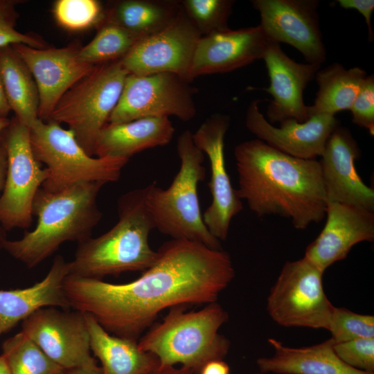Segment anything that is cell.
Returning <instances> with one entry per match:
<instances>
[{
  "mask_svg": "<svg viewBox=\"0 0 374 374\" xmlns=\"http://www.w3.org/2000/svg\"><path fill=\"white\" fill-rule=\"evenodd\" d=\"M105 184L83 182L58 192L39 188L33 205V215L37 217L36 227L26 231L19 240H7L3 249L32 269L52 256L63 243H79L91 237L103 216L97 197Z\"/></svg>",
  "mask_w": 374,
  "mask_h": 374,
  "instance_id": "3",
  "label": "cell"
},
{
  "mask_svg": "<svg viewBox=\"0 0 374 374\" xmlns=\"http://www.w3.org/2000/svg\"><path fill=\"white\" fill-rule=\"evenodd\" d=\"M367 75L362 68L346 69L337 62L319 69L314 78L319 89L314 104L308 106V117L335 116L339 112L350 110Z\"/></svg>",
  "mask_w": 374,
  "mask_h": 374,
  "instance_id": "27",
  "label": "cell"
},
{
  "mask_svg": "<svg viewBox=\"0 0 374 374\" xmlns=\"http://www.w3.org/2000/svg\"><path fill=\"white\" fill-rule=\"evenodd\" d=\"M271 357L256 360L259 372L271 374H374L349 367L336 355L331 338L308 347L291 348L269 338Z\"/></svg>",
  "mask_w": 374,
  "mask_h": 374,
  "instance_id": "24",
  "label": "cell"
},
{
  "mask_svg": "<svg viewBox=\"0 0 374 374\" xmlns=\"http://www.w3.org/2000/svg\"><path fill=\"white\" fill-rule=\"evenodd\" d=\"M333 349L339 359L349 367L374 373V338L334 343Z\"/></svg>",
  "mask_w": 374,
  "mask_h": 374,
  "instance_id": "35",
  "label": "cell"
},
{
  "mask_svg": "<svg viewBox=\"0 0 374 374\" xmlns=\"http://www.w3.org/2000/svg\"><path fill=\"white\" fill-rule=\"evenodd\" d=\"M128 74L121 60L97 65L62 96L48 121L68 125L80 146L94 156L97 138L117 105Z\"/></svg>",
  "mask_w": 374,
  "mask_h": 374,
  "instance_id": "8",
  "label": "cell"
},
{
  "mask_svg": "<svg viewBox=\"0 0 374 374\" xmlns=\"http://www.w3.org/2000/svg\"><path fill=\"white\" fill-rule=\"evenodd\" d=\"M234 157L238 195L258 217H284L300 230L326 217L319 160L290 156L258 139L237 145Z\"/></svg>",
  "mask_w": 374,
  "mask_h": 374,
  "instance_id": "2",
  "label": "cell"
},
{
  "mask_svg": "<svg viewBox=\"0 0 374 374\" xmlns=\"http://www.w3.org/2000/svg\"><path fill=\"white\" fill-rule=\"evenodd\" d=\"M157 251L156 261L126 283L68 275L63 288L71 308L91 314L113 335L137 340L163 310L216 302L235 276L222 249L172 239Z\"/></svg>",
  "mask_w": 374,
  "mask_h": 374,
  "instance_id": "1",
  "label": "cell"
},
{
  "mask_svg": "<svg viewBox=\"0 0 374 374\" xmlns=\"http://www.w3.org/2000/svg\"><path fill=\"white\" fill-rule=\"evenodd\" d=\"M147 374H194L189 369L181 367L176 368L175 366H159L156 369L152 371Z\"/></svg>",
  "mask_w": 374,
  "mask_h": 374,
  "instance_id": "40",
  "label": "cell"
},
{
  "mask_svg": "<svg viewBox=\"0 0 374 374\" xmlns=\"http://www.w3.org/2000/svg\"><path fill=\"white\" fill-rule=\"evenodd\" d=\"M8 166V157L5 143L2 135H0V192H2L6 180ZM6 231L0 225V250L3 249V246L7 239Z\"/></svg>",
  "mask_w": 374,
  "mask_h": 374,
  "instance_id": "38",
  "label": "cell"
},
{
  "mask_svg": "<svg viewBox=\"0 0 374 374\" xmlns=\"http://www.w3.org/2000/svg\"><path fill=\"white\" fill-rule=\"evenodd\" d=\"M339 6L344 9H355L365 19L367 25L368 38L370 41L373 40V32L371 25V16L374 10L373 0H338Z\"/></svg>",
  "mask_w": 374,
  "mask_h": 374,
  "instance_id": "37",
  "label": "cell"
},
{
  "mask_svg": "<svg viewBox=\"0 0 374 374\" xmlns=\"http://www.w3.org/2000/svg\"><path fill=\"white\" fill-rule=\"evenodd\" d=\"M171 73L147 75L128 74L119 100L108 123L118 124L154 117H177L188 121L196 114L194 89Z\"/></svg>",
  "mask_w": 374,
  "mask_h": 374,
  "instance_id": "11",
  "label": "cell"
},
{
  "mask_svg": "<svg viewBox=\"0 0 374 374\" xmlns=\"http://www.w3.org/2000/svg\"><path fill=\"white\" fill-rule=\"evenodd\" d=\"M350 111L352 121L374 135V75H368Z\"/></svg>",
  "mask_w": 374,
  "mask_h": 374,
  "instance_id": "36",
  "label": "cell"
},
{
  "mask_svg": "<svg viewBox=\"0 0 374 374\" xmlns=\"http://www.w3.org/2000/svg\"><path fill=\"white\" fill-rule=\"evenodd\" d=\"M269 78L265 89L273 98L266 112L267 120L272 125L286 119L303 123L308 117L303 100V91L321 66L299 63L290 58L279 44L269 42L262 57Z\"/></svg>",
  "mask_w": 374,
  "mask_h": 374,
  "instance_id": "20",
  "label": "cell"
},
{
  "mask_svg": "<svg viewBox=\"0 0 374 374\" xmlns=\"http://www.w3.org/2000/svg\"><path fill=\"white\" fill-rule=\"evenodd\" d=\"M175 128L169 118H143L118 123H107L95 145L97 157L129 159L144 150L167 145Z\"/></svg>",
  "mask_w": 374,
  "mask_h": 374,
  "instance_id": "23",
  "label": "cell"
},
{
  "mask_svg": "<svg viewBox=\"0 0 374 374\" xmlns=\"http://www.w3.org/2000/svg\"><path fill=\"white\" fill-rule=\"evenodd\" d=\"M142 39L103 18L93 39L79 51L81 61L95 66L123 59Z\"/></svg>",
  "mask_w": 374,
  "mask_h": 374,
  "instance_id": "29",
  "label": "cell"
},
{
  "mask_svg": "<svg viewBox=\"0 0 374 374\" xmlns=\"http://www.w3.org/2000/svg\"><path fill=\"white\" fill-rule=\"evenodd\" d=\"M229 126V118L216 114L193 134L195 144L210 161L211 179L208 185L212 202L202 215L203 220L209 232L220 241L226 239L232 219L243 209L225 164L224 136Z\"/></svg>",
  "mask_w": 374,
  "mask_h": 374,
  "instance_id": "15",
  "label": "cell"
},
{
  "mask_svg": "<svg viewBox=\"0 0 374 374\" xmlns=\"http://www.w3.org/2000/svg\"><path fill=\"white\" fill-rule=\"evenodd\" d=\"M359 148L350 130L338 125L319 160L327 202L364 207L374 211V190L357 173Z\"/></svg>",
  "mask_w": 374,
  "mask_h": 374,
  "instance_id": "17",
  "label": "cell"
},
{
  "mask_svg": "<svg viewBox=\"0 0 374 374\" xmlns=\"http://www.w3.org/2000/svg\"><path fill=\"white\" fill-rule=\"evenodd\" d=\"M1 348L11 374H64L66 371L22 331L6 339Z\"/></svg>",
  "mask_w": 374,
  "mask_h": 374,
  "instance_id": "30",
  "label": "cell"
},
{
  "mask_svg": "<svg viewBox=\"0 0 374 374\" xmlns=\"http://www.w3.org/2000/svg\"><path fill=\"white\" fill-rule=\"evenodd\" d=\"M0 374H11L1 355H0Z\"/></svg>",
  "mask_w": 374,
  "mask_h": 374,
  "instance_id": "43",
  "label": "cell"
},
{
  "mask_svg": "<svg viewBox=\"0 0 374 374\" xmlns=\"http://www.w3.org/2000/svg\"><path fill=\"white\" fill-rule=\"evenodd\" d=\"M21 331L66 370L97 364L83 312L42 308L22 321Z\"/></svg>",
  "mask_w": 374,
  "mask_h": 374,
  "instance_id": "12",
  "label": "cell"
},
{
  "mask_svg": "<svg viewBox=\"0 0 374 374\" xmlns=\"http://www.w3.org/2000/svg\"><path fill=\"white\" fill-rule=\"evenodd\" d=\"M232 0H182L181 9L202 36L229 29Z\"/></svg>",
  "mask_w": 374,
  "mask_h": 374,
  "instance_id": "31",
  "label": "cell"
},
{
  "mask_svg": "<svg viewBox=\"0 0 374 374\" xmlns=\"http://www.w3.org/2000/svg\"><path fill=\"white\" fill-rule=\"evenodd\" d=\"M228 364L223 360H213L206 363L201 369L199 374H229Z\"/></svg>",
  "mask_w": 374,
  "mask_h": 374,
  "instance_id": "39",
  "label": "cell"
},
{
  "mask_svg": "<svg viewBox=\"0 0 374 374\" xmlns=\"http://www.w3.org/2000/svg\"><path fill=\"white\" fill-rule=\"evenodd\" d=\"M90 348L102 374H147L160 366L153 354L141 350L137 340L113 335L89 314L84 313Z\"/></svg>",
  "mask_w": 374,
  "mask_h": 374,
  "instance_id": "25",
  "label": "cell"
},
{
  "mask_svg": "<svg viewBox=\"0 0 374 374\" xmlns=\"http://www.w3.org/2000/svg\"><path fill=\"white\" fill-rule=\"evenodd\" d=\"M8 157L5 184L0 196V225L6 231L28 229L33 222L35 195L47 178L36 159L30 129L15 116L1 134Z\"/></svg>",
  "mask_w": 374,
  "mask_h": 374,
  "instance_id": "10",
  "label": "cell"
},
{
  "mask_svg": "<svg viewBox=\"0 0 374 374\" xmlns=\"http://www.w3.org/2000/svg\"><path fill=\"white\" fill-rule=\"evenodd\" d=\"M10 119L9 118H0V135L4 130L8 126Z\"/></svg>",
  "mask_w": 374,
  "mask_h": 374,
  "instance_id": "44",
  "label": "cell"
},
{
  "mask_svg": "<svg viewBox=\"0 0 374 374\" xmlns=\"http://www.w3.org/2000/svg\"><path fill=\"white\" fill-rule=\"evenodd\" d=\"M20 3L18 0H0V48L19 44L36 48H46V43L42 38L16 29L19 17L16 7Z\"/></svg>",
  "mask_w": 374,
  "mask_h": 374,
  "instance_id": "34",
  "label": "cell"
},
{
  "mask_svg": "<svg viewBox=\"0 0 374 374\" xmlns=\"http://www.w3.org/2000/svg\"><path fill=\"white\" fill-rule=\"evenodd\" d=\"M228 318L227 312L216 302L198 311L185 312L183 305L173 307L138 345L154 355L161 366L180 364L199 374L206 363L223 360L227 355L230 342L218 331Z\"/></svg>",
  "mask_w": 374,
  "mask_h": 374,
  "instance_id": "5",
  "label": "cell"
},
{
  "mask_svg": "<svg viewBox=\"0 0 374 374\" xmlns=\"http://www.w3.org/2000/svg\"><path fill=\"white\" fill-rule=\"evenodd\" d=\"M255 374H271V373H263L258 372V373H256Z\"/></svg>",
  "mask_w": 374,
  "mask_h": 374,
  "instance_id": "45",
  "label": "cell"
},
{
  "mask_svg": "<svg viewBox=\"0 0 374 374\" xmlns=\"http://www.w3.org/2000/svg\"><path fill=\"white\" fill-rule=\"evenodd\" d=\"M30 139L36 159L46 166L47 178L42 188L49 192L83 182L117 181L128 161L89 155L70 130L53 121L38 119L30 128Z\"/></svg>",
  "mask_w": 374,
  "mask_h": 374,
  "instance_id": "7",
  "label": "cell"
},
{
  "mask_svg": "<svg viewBox=\"0 0 374 374\" xmlns=\"http://www.w3.org/2000/svg\"><path fill=\"white\" fill-rule=\"evenodd\" d=\"M326 222L307 247L304 257L323 272L344 260L355 244L374 240V213L364 207L328 202Z\"/></svg>",
  "mask_w": 374,
  "mask_h": 374,
  "instance_id": "19",
  "label": "cell"
},
{
  "mask_svg": "<svg viewBox=\"0 0 374 374\" xmlns=\"http://www.w3.org/2000/svg\"><path fill=\"white\" fill-rule=\"evenodd\" d=\"M147 193L145 186L119 197L117 222L101 235L78 243L69 262V276L101 279L145 271L156 261L158 251L151 248L148 240L155 225L147 205Z\"/></svg>",
  "mask_w": 374,
  "mask_h": 374,
  "instance_id": "4",
  "label": "cell"
},
{
  "mask_svg": "<svg viewBox=\"0 0 374 374\" xmlns=\"http://www.w3.org/2000/svg\"><path fill=\"white\" fill-rule=\"evenodd\" d=\"M52 12L57 24L71 32H80L98 26L104 18L105 9L96 0H57Z\"/></svg>",
  "mask_w": 374,
  "mask_h": 374,
  "instance_id": "32",
  "label": "cell"
},
{
  "mask_svg": "<svg viewBox=\"0 0 374 374\" xmlns=\"http://www.w3.org/2000/svg\"><path fill=\"white\" fill-rule=\"evenodd\" d=\"M69 274V262L57 255L41 281L23 289L0 290V336L42 308L70 309L63 288Z\"/></svg>",
  "mask_w": 374,
  "mask_h": 374,
  "instance_id": "22",
  "label": "cell"
},
{
  "mask_svg": "<svg viewBox=\"0 0 374 374\" xmlns=\"http://www.w3.org/2000/svg\"><path fill=\"white\" fill-rule=\"evenodd\" d=\"M64 374H102L101 368L97 364L66 370Z\"/></svg>",
  "mask_w": 374,
  "mask_h": 374,
  "instance_id": "41",
  "label": "cell"
},
{
  "mask_svg": "<svg viewBox=\"0 0 374 374\" xmlns=\"http://www.w3.org/2000/svg\"><path fill=\"white\" fill-rule=\"evenodd\" d=\"M12 46L35 79L39 98L38 116L45 122L62 96L96 66L80 60L81 46L75 42L62 48Z\"/></svg>",
  "mask_w": 374,
  "mask_h": 374,
  "instance_id": "16",
  "label": "cell"
},
{
  "mask_svg": "<svg viewBox=\"0 0 374 374\" xmlns=\"http://www.w3.org/2000/svg\"><path fill=\"white\" fill-rule=\"evenodd\" d=\"M269 43L260 25L202 36L193 57L189 80L230 72L262 59Z\"/></svg>",
  "mask_w": 374,
  "mask_h": 374,
  "instance_id": "21",
  "label": "cell"
},
{
  "mask_svg": "<svg viewBox=\"0 0 374 374\" xmlns=\"http://www.w3.org/2000/svg\"><path fill=\"white\" fill-rule=\"evenodd\" d=\"M269 42L297 49L309 64L321 66L326 49L319 26L317 0H252Z\"/></svg>",
  "mask_w": 374,
  "mask_h": 374,
  "instance_id": "13",
  "label": "cell"
},
{
  "mask_svg": "<svg viewBox=\"0 0 374 374\" xmlns=\"http://www.w3.org/2000/svg\"><path fill=\"white\" fill-rule=\"evenodd\" d=\"M180 11L179 1L121 0L105 9L104 19L143 38L165 28Z\"/></svg>",
  "mask_w": 374,
  "mask_h": 374,
  "instance_id": "28",
  "label": "cell"
},
{
  "mask_svg": "<svg viewBox=\"0 0 374 374\" xmlns=\"http://www.w3.org/2000/svg\"><path fill=\"white\" fill-rule=\"evenodd\" d=\"M10 111L0 75V118H7Z\"/></svg>",
  "mask_w": 374,
  "mask_h": 374,
  "instance_id": "42",
  "label": "cell"
},
{
  "mask_svg": "<svg viewBox=\"0 0 374 374\" xmlns=\"http://www.w3.org/2000/svg\"><path fill=\"white\" fill-rule=\"evenodd\" d=\"M201 37L181 9L168 26L141 39L121 61L129 74L171 73L190 82L189 71Z\"/></svg>",
  "mask_w": 374,
  "mask_h": 374,
  "instance_id": "14",
  "label": "cell"
},
{
  "mask_svg": "<svg viewBox=\"0 0 374 374\" xmlns=\"http://www.w3.org/2000/svg\"><path fill=\"white\" fill-rule=\"evenodd\" d=\"M0 75L15 117L30 129L39 119L38 89L28 67L12 45L0 48Z\"/></svg>",
  "mask_w": 374,
  "mask_h": 374,
  "instance_id": "26",
  "label": "cell"
},
{
  "mask_svg": "<svg viewBox=\"0 0 374 374\" xmlns=\"http://www.w3.org/2000/svg\"><path fill=\"white\" fill-rule=\"evenodd\" d=\"M323 273L304 256L287 261L267 299L273 321L283 327L327 330L335 306L324 292Z\"/></svg>",
  "mask_w": 374,
  "mask_h": 374,
  "instance_id": "9",
  "label": "cell"
},
{
  "mask_svg": "<svg viewBox=\"0 0 374 374\" xmlns=\"http://www.w3.org/2000/svg\"><path fill=\"white\" fill-rule=\"evenodd\" d=\"M335 344L374 338V317L335 306L327 328Z\"/></svg>",
  "mask_w": 374,
  "mask_h": 374,
  "instance_id": "33",
  "label": "cell"
},
{
  "mask_svg": "<svg viewBox=\"0 0 374 374\" xmlns=\"http://www.w3.org/2000/svg\"><path fill=\"white\" fill-rule=\"evenodd\" d=\"M258 100L249 105L245 125L258 139L290 156L302 159L321 157L328 139L339 124L335 116L315 115L303 123L286 119L276 127L260 112Z\"/></svg>",
  "mask_w": 374,
  "mask_h": 374,
  "instance_id": "18",
  "label": "cell"
},
{
  "mask_svg": "<svg viewBox=\"0 0 374 374\" xmlns=\"http://www.w3.org/2000/svg\"><path fill=\"white\" fill-rule=\"evenodd\" d=\"M177 150L180 168L170 186L163 189L155 182L147 186V205L155 229L172 239L222 249L220 241L209 232L201 213L197 188L206 175L204 155L195 144L189 130L179 135Z\"/></svg>",
  "mask_w": 374,
  "mask_h": 374,
  "instance_id": "6",
  "label": "cell"
}]
</instances>
